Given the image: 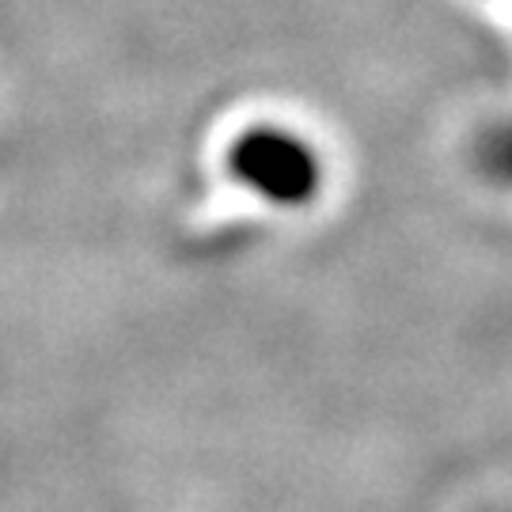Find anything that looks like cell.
I'll use <instances>...</instances> for the list:
<instances>
[{
	"instance_id": "obj_1",
	"label": "cell",
	"mask_w": 512,
	"mask_h": 512,
	"mask_svg": "<svg viewBox=\"0 0 512 512\" xmlns=\"http://www.w3.org/2000/svg\"><path fill=\"white\" fill-rule=\"evenodd\" d=\"M224 167L258 202L277 205V209H304L327 186V167L319 148L304 133L277 122L247 126L243 133H236Z\"/></svg>"
}]
</instances>
